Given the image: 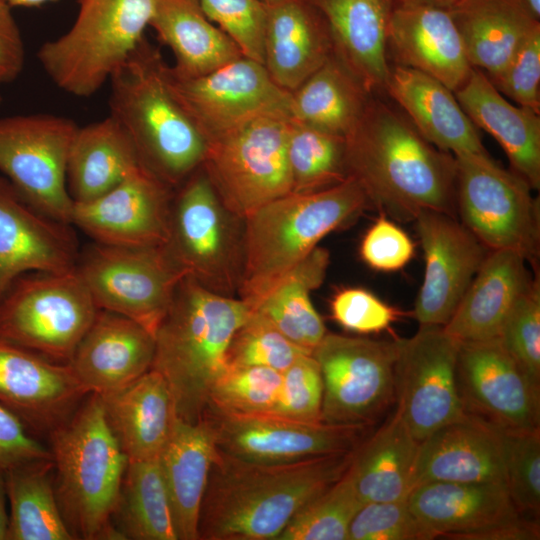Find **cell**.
I'll list each match as a JSON object with an SVG mask.
<instances>
[{
	"label": "cell",
	"instance_id": "14",
	"mask_svg": "<svg viewBox=\"0 0 540 540\" xmlns=\"http://www.w3.org/2000/svg\"><path fill=\"white\" fill-rule=\"evenodd\" d=\"M396 354L397 339L327 332L311 353L323 382L322 421L375 424L395 404Z\"/></svg>",
	"mask_w": 540,
	"mask_h": 540
},
{
	"label": "cell",
	"instance_id": "43",
	"mask_svg": "<svg viewBox=\"0 0 540 540\" xmlns=\"http://www.w3.org/2000/svg\"><path fill=\"white\" fill-rule=\"evenodd\" d=\"M363 504L345 472L304 504L276 540H348L350 524Z\"/></svg>",
	"mask_w": 540,
	"mask_h": 540
},
{
	"label": "cell",
	"instance_id": "55",
	"mask_svg": "<svg viewBox=\"0 0 540 540\" xmlns=\"http://www.w3.org/2000/svg\"><path fill=\"white\" fill-rule=\"evenodd\" d=\"M11 9L6 0H0V85L14 81L25 62L22 35Z\"/></svg>",
	"mask_w": 540,
	"mask_h": 540
},
{
	"label": "cell",
	"instance_id": "36",
	"mask_svg": "<svg viewBox=\"0 0 540 540\" xmlns=\"http://www.w3.org/2000/svg\"><path fill=\"white\" fill-rule=\"evenodd\" d=\"M473 68L491 80L538 26L520 0H459L449 8Z\"/></svg>",
	"mask_w": 540,
	"mask_h": 540
},
{
	"label": "cell",
	"instance_id": "16",
	"mask_svg": "<svg viewBox=\"0 0 540 540\" xmlns=\"http://www.w3.org/2000/svg\"><path fill=\"white\" fill-rule=\"evenodd\" d=\"M171 90L207 142L262 116L291 118V93L265 66L242 56L208 74L181 78L167 69Z\"/></svg>",
	"mask_w": 540,
	"mask_h": 540
},
{
	"label": "cell",
	"instance_id": "56",
	"mask_svg": "<svg viewBox=\"0 0 540 540\" xmlns=\"http://www.w3.org/2000/svg\"><path fill=\"white\" fill-rule=\"evenodd\" d=\"M539 538L538 520H531L521 514L515 518L461 535L456 540H538Z\"/></svg>",
	"mask_w": 540,
	"mask_h": 540
},
{
	"label": "cell",
	"instance_id": "35",
	"mask_svg": "<svg viewBox=\"0 0 540 540\" xmlns=\"http://www.w3.org/2000/svg\"><path fill=\"white\" fill-rule=\"evenodd\" d=\"M149 27L173 53L170 69L181 78L208 74L244 56L205 15L198 0H155Z\"/></svg>",
	"mask_w": 540,
	"mask_h": 540
},
{
	"label": "cell",
	"instance_id": "52",
	"mask_svg": "<svg viewBox=\"0 0 540 540\" xmlns=\"http://www.w3.org/2000/svg\"><path fill=\"white\" fill-rule=\"evenodd\" d=\"M333 319L344 329L360 334L389 328L399 312L362 288H345L330 303Z\"/></svg>",
	"mask_w": 540,
	"mask_h": 540
},
{
	"label": "cell",
	"instance_id": "50",
	"mask_svg": "<svg viewBox=\"0 0 540 540\" xmlns=\"http://www.w3.org/2000/svg\"><path fill=\"white\" fill-rule=\"evenodd\" d=\"M323 382L318 363L303 354L282 372L272 413L301 421H322Z\"/></svg>",
	"mask_w": 540,
	"mask_h": 540
},
{
	"label": "cell",
	"instance_id": "34",
	"mask_svg": "<svg viewBox=\"0 0 540 540\" xmlns=\"http://www.w3.org/2000/svg\"><path fill=\"white\" fill-rule=\"evenodd\" d=\"M217 452L205 420L177 417L158 460L178 540H198V520L210 468Z\"/></svg>",
	"mask_w": 540,
	"mask_h": 540
},
{
	"label": "cell",
	"instance_id": "41",
	"mask_svg": "<svg viewBox=\"0 0 540 540\" xmlns=\"http://www.w3.org/2000/svg\"><path fill=\"white\" fill-rule=\"evenodd\" d=\"M112 523L125 540H178L158 458L128 460Z\"/></svg>",
	"mask_w": 540,
	"mask_h": 540
},
{
	"label": "cell",
	"instance_id": "10",
	"mask_svg": "<svg viewBox=\"0 0 540 540\" xmlns=\"http://www.w3.org/2000/svg\"><path fill=\"white\" fill-rule=\"evenodd\" d=\"M454 157L460 222L488 250H513L535 264L540 249V205L530 185L497 164L489 153Z\"/></svg>",
	"mask_w": 540,
	"mask_h": 540
},
{
	"label": "cell",
	"instance_id": "49",
	"mask_svg": "<svg viewBox=\"0 0 540 540\" xmlns=\"http://www.w3.org/2000/svg\"><path fill=\"white\" fill-rule=\"evenodd\" d=\"M205 15L248 58L264 62L266 5L260 0H198Z\"/></svg>",
	"mask_w": 540,
	"mask_h": 540
},
{
	"label": "cell",
	"instance_id": "47",
	"mask_svg": "<svg viewBox=\"0 0 540 540\" xmlns=\"http://www.w3.org/2000/svg\"><path fill=\"white\" fill-rule=\"evenodd\" d=\"M522 371L540 385V284L534 277L507 315L497 337Z\"/></svg>",
	"mask_w": 540,
	"mask_h": 540
},
{
	"label": "cell",
	"instance_id": "25",
	"mask_svg": "<svg viewBox=\"0 0 540 540\" xmlns=\"http://www.w3.org/2000/svg\"><path fill=\"white\" fill-rule=\"evenodd\" d=\"M426 482L505 483L503 431L466 412L440 427L420 442L415 486Z\"/></svg>",
	"mask_w": 540,
	"mask_h": 540
},
{
	"label": "cell",
	"instance_id": "58",
	"mask_svg": "<svg viewBox=\"0 0 540 540\" xmlns=\"http://www.w3.org/2000/svg\"><path fill=\"white\" fill-rule=\"evenodd\" d=\"M405 3L425 4L449 9L459 0H397Z\"/></svg>",
	"mask_w": 540,
	"mask_h": 540
},
{
	"label": "cell",
	"instance_id": "51",
	"mask_svg": "<svg viewBox=\"0 0 540 540\" xmlns=\"http://www.w3.org/2000/svg\"><path fill=\"white\" fill-rule=\"evenodd\" d=\"M490 81L516 105L540 114V26L527 36L503 71Z\"/></svg>",
	"mask_w": 540,
	"mask_h": 540
},
{
	"label": "cell",
	"instance_id": "23",
	"mask_svg": "<svg viewBox=\"0 0 540 540\" xmlns=\"http://www.w3.org/2000/svg\"><path fill=\"white\" fill-rule=\"evenodd\" d=\"M390 64L431 76L451 91L469 78L473 67L449 9L397 1L388 29Z\"/></svg>",
	"mask_w": 540,
	"mask_h": 540
},
{
	"label": "cell",
	"instance_id": "2",
	"mask_svg": "<svg viewBox=\"0 0 540 540\" xmlns=\"http://www.w3.org/2000/svg\"><path fill=\"white\" fill-rule=\"evenodd\" d=\"M354 449L271 463L217 449L200 508L198 540H276L304 504L343 476Z\"/></svg>",
	"mask_w": 540,
	"mask_h": 540
},
{
	"label": "cell",
	"instance_id": "39",
	"mask_svg": "<svg viewBox=\"0 0 540 540\" xmlns=\"http://www.w3.org/2000/svg\"><path fill=\"white\" fill-rule=\"evenodd\" d=\"M328 265V251L317 246L251 310L310 354L327 333L310 293L322 284Z\"/></svg>",
	"mask_w": 540,
	"mask_h": 540
},
{
	"label": "cell",
	"instance_id": "27",
	"mask_svg": "<svg viewBox=\"0 0 540 540\" xmlns=\"http://www.w3.org/2000/svg\"><path fill=\"white\" fill-rule=\"evenodd\" d=\"M384 93L435 147L453 155L488 153L477 127L455 94L437 79L417 70L390 64Z\"/></svg>",
	"mask_w": 540,
	"mask_h": 540
},
{
	"label": "cell",
	"instance_id": "32",
	"mask_svg": "<svg viewBox=\"0 0 540 540\" xmlns=\"http://www.w3.org/2000/svg\"><path fill=\"white\" fill-rule=\"evenodd\" d=\"M407 501L437 538L456 540L521 515L500 482H426L415 486Z\"/></svg>",
	"mask_w": 540,
	"mask_h": 540
},
{
	"label": "cell",
	"instance_id": "22",
	"mask_svg": "<svg viewBox=\"0 0 540 540\" xmlns=\"http://www.w3.org/2000/svg\"><path fill=\"white\" fill-rule=\"evenodd\" d=\"M69 226L39 212L0 177V299L23 274L76 268L80 253Z\"/></svg>",
	"mask_w": 540,
	"mask_h": 540
},
{
	"label": "cell",
	"instance_id": "26",
	"mask_svg": "<svg viewBox=\"0 0 540 540\" xmlns=\"http://www.w3.org/2000/svg\"><path fill=\"white\" fill-rule=\"evenodd\" d=\"M309 1L327 22L335 56L369 94H384L388 29L397 0Z\"/></svg>",
	"mask_w": 540,
	"mask_h": 540
},
{
	"label": "cell",
	"instance_id": "40",
	"mask_svg": "<svg viewBox=\"0 0 540 540\" xmlns=\"http://www.w3.org/2000/svg\"><path fill=\"white\" fill-rule=\"evenodd\" d=\"M4 473L10 506L6 540H73L57 501L52 458Z\"/></svg>",
	"mask_w": 540,
	"mask_h": 540
},
{
	"label": "cell",
	"instance_id": "44",
	"mask_svg": "<svg viewBox=\"0 0 540 540\" xmlns=\"http://www.w3.org/2000/svg\"><path fill=\"white\" fill-rule=\"evenodd\" d=\"M281 376L282 372L267 367L227 366L211 388L207 408L236 413L271 412Z\"/></svg>",
	"mask_w": 540,
	"mask_h": 540
},
{
	"label": "cell",
	"instance_id": "7",
	"mask_svg": "<svg viewBox=\"0 0 540 540\" xmlns=\"http://www.w3.org/2000/svg\"><path fill=\"white\" fill-rule=\"evenodd\" d=\"M155 0H79L71 27L37 58L50 80L75 97L94 95L145 38Z\"/></svg>",
	"mask_w": 540,
	"mask_h": 540
},
{
	"label": "cell",
	"instance_id": "5",
	"mask_svg": "<svg viewBox=\"0 0 540 540\" xmlns=\"http://www.w3.org/2000/svg\"><path fill=\"white\" fill-rule=\"evenodd\" d=\"M367 206L365 192L349 176L330 188L291 192L255 210L244 218L238 298L253 310L327 234Z\"/></svg>",
	"mask_w": 540,
	"mask_h": 540
},
{
	"label": "cell",
	"instance_id": "53",
	"mask_svg": "<svg viewBox=\"0 0 540 540\" xmlns=\"http://www.w3.org/2000/svg\"><path fill=\"white\" fill-rule=\"evenodd\" d=\"M414 243L395 223L384 216L368 229L360 245L362 260L378 271H396L413 257Z\"/></svg>",
	"mask_w": 540,
	"mask_h": 540
},
{
	"label": "cell",
	"instance_id": "30",
	"mask_svg": "<svg viewBox=\"0 0 540 540\" xmlns=\"http://www.w3.org/2000/svg\"><path fill=\"white\" fill-rule=\"evenodd\" d=\"M513 250H489L444 330L460 342L497 338L510 310L534 277Z\"/></svg>",
	"mask_w": 540,
	"mask_h": 540
},
{
	"label": "cell",
	"instance_id": "11",
	"mask_svg": "<svg viewBox=\"0 0 540 540\" xmlns=\"http://www.w3.org/2000/svg\"><path fill=\"white\" fill-rule=\"evenodd\" d=\"M290 119L258 117L207 142L201 167L222 203L236 216L244 219L291 193Z\"/></svg>",
	"mask_w": 540,
	"mask_h": 540
},
{
	"label": "cell",
	"instance_id": "45",
	"mask_svg": "<svg viewBox=\"0 0 540 540\" xmlns=\"http://www.w3.org/2000/svg\"><path fill=\"white\" fill-rule=\"evenodd\" d=\"M303 354L310 353L290 341L262 315L251 311L230 341L227 365L261 366L283 372Z\"/></svg>",
	"mask_w": 540,
	"mask_h": 540
},
{
	"label": "cell",
	"instance_id": "12",
	"mask_svg": "<svg viewBox=\"0 0 540 540\" xmlns=\"http://www.w3.org/2000/svg\"><path fill=\"white\" fill-rule=\"evenodd\" d=\"M76 269L98 309L118 313L155 333L188 274L165 245L123 247L94 242Z\"/></svg>",
	"mask_w": 540,
	"mask_h": 540
},
{
	"label": "cell",
	"instance_id": "6",
	"mask_svg": "<svg viewBox=\"0 0 540 540\" xmlns=\"http://www.w3.org/2000/svg\"><path fill=\"white\" fill-rule=\"evenodd\" d=\"M57 501L73 539L123 540L112 523L128 458L90 393L49 435Z\"/></svg>",
	"mask_w": 540,
	"mask_h": 540
},
{
	"label": "cell",
	"instance_id": "17",
	"mask_svg": "<svg viewBox=\"0 0 540 540\" xmlns=\"http://www.w3.org/2000/svg\"><path fill=\"white\" fill-rule=\"evenodd\" d=\"M208 424L221 452L247 461L288 462L353 450L370 425L301 421L272 412L236 413L207 408Z\"/></svg>",
	"mask_w": 540,
	"mask_h": 540
},
{
	"label": "cell",
	"instance_id": "42",
	"mask_svg": "<svg viewBox=\"0 0 540 540\" xmlns=\"http://www.w3.org/2000/svg\"><path fill=\"white\" fill-rule=\"evenodd\" d=\"M287 161L292 193L335 186L349 177L346 138L290 119Z\"/></svg>",
	"mask_w": 540,
	"mask_h": 540
},
{
	"label": "cell",
	"instance_id": "28",
	"mask_svg": "<svg viewBox=\"0 0 540 540\" xmlns=\"http://www.w3.org/2000/svg\"><path fill=\"white\" fill-rule=\"evenodd\" d=\"M266 10L263 65L291 93L334 53L331 34L309 0H281Z\"/></svg>",
	"mask_w": 540,
	"mask_h": 540
},
{
	"label": "cell",
	"instance_id": "15",
	"mask_svg": "<svg viewBox=\"0 0 540 540\" xmlns=\"http://www.w3.org/2000/svg\"><path fill=\"white\" fill-rule=\"evenodd\" d=\"M460 341L442 326L397 339L395 411L420 442L465 412L457 389Z\"/></svg>",
	"mask_w": 540,
	"mask_h": 540
},
{
	"label": "cell",
	"instance_id": "37",
	"mask_svg": "<svg viewBox=\"0 0 540 540\" xmlns=\"http://www.w3.org/2000/svg\"><path fill=\"white\" fill-rule=\"evenodd\" d=\"M141 165L132 139L111 115L79 126L66 166L70 197L74 203L92 201L110 191Z\"/></svg>",
	"mask_w": 540,
	"mask_h": 540
},
{
	"label": "cell",
	"instance_id": "24",
	"mask_svg": "<svg viewBox=\"0 0 540 540\" xmlns=\"http://www.w3.org/2000/svg\"><path fill=\"white\" fill-rule=\"evenodd\" d=\"M155 336L134 320L98 309L69 366L89 393L121 389L152 368Z\"/></svg>",
	"mask_w": 540,
	"mask_h": 540
},
{
	"label": "cell",
	"instance_id": "48",
	"mask_svg": "<svg viewBox=\"0 0 540 540\" xmlns=\"http://www.w3.org/2000/svg\"><path fill=\"white\" fill-rule=\"evenodd\" d=\"M437 536L411 510L407 498L365 503L355 514L348 540H433Z\"/></svg>",
	"mask_w": 540,
	"mask_h": 540
},
{
	"label": "cell",
	"instance_id": "61",
	"mask_svg": "<svg viewBox=\"0 0 540 540\" xmlns=\"http://www.w3.org/2000/svg\"><path fill=\"white\" fill-rule=\"evenodd\" d=\"M262 3H264L265 5H272V4H275L281 0H260Z\"/></svg>",
	"mask_w": 540,
	"mask_h": 540
},
{
	"label": "cell",
	"instance_id": "59",
	"mask_svg": "<svg viewBox=\"0 0 540 540\" xmlns=\"http://www.w3.org/2000/svg\"><path fill=\"white\" fill-rule=\"evenodd\" d=\"M6 1L12 8L13 7L32 8V7H39L47 2L55 1V0H6Z\"/></svg>",
	"mask_w": 540,
	"mask_h": 540
},
{
	"label": "cell",
	"instance_id": "29",
	"mask_svg": "<svg viewBox=\"0 0 540 540\" xmlns=\"http://www.w3.org/2000/svg\"><path fill=\"white\" fill-rule=\"evenodd\" d=\"M454 94L472 123L489 133L502 147L511 171L523 178L533 190H538L540 114L512 104L477 68Z\"/></svg>",
	"mask_w": 540,
	"mask_h": 540
},
{
	"label": "cell",
	"instance_id": "20",
	"mask_svg": "<svg viewBox=\"0 0 540 540\" xmlns=\"http://www.w3.org/2000/svg\"><path fill=\"white\" fill-rule=\"evenodd\" d=\"M425 259L413 315L420 326H445L488 249L456 216L423 210L414 219Z\"/></svg>",
	"mask_w": 540,
	"mask_h": 540
},
{
	"label": "cell",
	"instance_id": "57",
	"mask_svg": "<svg viewBox=\"0 0 540 540\" xmlns=\"http://www.w3.org/2000/svg\"><path fill=\"white\" fill-rule=\"evenodd\" d=\"M7 494L5 484V473L0 468V540H6L9 514L7 512Z\"/></svg>",
	"mask_w": 540,
	"mask_h": 540
},
{
	"label": "cell",
	"instance_id": "46",
	"mask_svg": "<svg viewBox=\"0 0 540 540\" xmlns=\"http://www.w3.org/2000/svg\"><path fill=\"white\" fill-rule=\"evenodd\" d=\"M505 485L517 510L535 519L540 513V428L503 431Z\"/></svg>",
	"mask_w": 540,
	"mask_h": 540
},
{
	"label": "cell",
	"instance_id": "60",
	"mask_svg": "<svg viewBox=\"0 0 540 540\" xmlns=\"http://www.w3.org/2000/svg\"><path fill=\"white\" fill-rule=\"evenodd\" d=\"M528 12L540 21V0H520Z\"/></svg>",
	"mask_w": 540,
	"mask_h": 540
},
{
	"label": "cell",
	"instance_id": "18",
	"mask_svg": "<svg viewBox=\"0 0 540 540\" xmlns=\"http://www.w3.org/2000/svg\"><path fill=\"white\" fill-rule=\"evenodd\" d=\"M456 377L464 412L505 432L540 428V385L498 338L460 342Z\"/></svg>",
	"mask_w": 540,
	"mask_h": 540
},
{
	"label": "cell",
	"instance_id": "4",
	"mask_svg": "<svg viewBox=\"0 0 540 540\" xmlns=\"http://www.w3.org/2000/svg\"><path fill=\"white\" fill-rule=\"evenodd\" d=\"M168 64L144 38L110 78L111 115L142 165L176 189L204 160L207 140L173 94Z\"/></svg>",
	"mask_w": 540,
	"mask_h": 540
},
{
	"label": "cell",
	"instance_id": "21",
	"mask_svg": "<svg viewBox=\"0 0 540 540\" xmlns=\"http://www.w3.org/2000/svg\"><path fill=\"white\" fill-rule=\"evenodd\" d=\"M88 394L68 364L0 341V403L33 436H48Z\"/></svg>",
	"mask_w": 540,
	"mask_h": 540
},
{
	"label": "cell",
	"instance_id": "33",
	"mask_svg": "<svg viewBox=\"0 0 540 540\" xmlns=\"http://www.w3.org/2000/svg\"><path fill=\"white\" fill-rule=\"evenodd\" d=\"M420 441L396 411L356 446L346 470L365 503L408 498L415 486Z\"/></svg>",
	"mask_w": 540,
	"mask_h": 540
},
{
	"label": "cell",
	"instance_id": "3",
	"mask_svg": "<svg viewBox=\"0 0 540 540\" xmlns=\"http://www.w3.org/2000/svg\"><path fill=\"white\" fill-rule=\"evenodd\" d=\"M251 310L239 298L214 293L187 275L155 333L152 368L171 390L176 415L202 419L211 388L227 368V351Z\"/></svg>",
	"mask_w": 540,
	"mask_h": 540
},
{
	"label": "cell",
	"instance_id": "13",
	"mask_svg": "<svg viewBox=\"0 0 540 540\" xmlns=\"http://www.w3.org/2000/svg\"><path fill=\"white\" fill-rule=\"evenodd\" d=\"M78 127L68 117L47 113L0 118V171L28 204L70 225L74 202L66 166Z\"/></svg>",
	"mask_w": 540,
	"mask_h": 540
},
{
	"label": "cell",
	"instance_id": "54",
	"mask_svg": "<svg viewBox=\"0 0 540 540\" xmlns=\"http://www.w3.org/2000/svg\"><path fill=\"white\" fill-rule=\"evenodd\" d=\"M49 448L28 432L20 419L0 403V468L50 459Z\"/></svg>",
	"mask_w": 540,
	"mask_h": 540
},
{
	"label": "cell",
	"instance_id": "19",
	"mask_svg": "<svg viewBox=\"0 0 540 540\" xmlns=\"http://www.w3.org/2000/svg\"><path fill=\"white\" fill-rule=\"evenodd\" d=\"M174 190L141 165L102 196L74 203L71 225L101 244L165 245Z\"/></svg>",
	"mask_w": 540,
	"mask_h": 540
},
{
	"label": "cell",
	"instance_id": "62",
	"mask_svg": "<svg viewBox=\"0 0 540 540\" xmlns=\"http://www.w3.org/2000/svg\"><path fill=\"white\" fill-rule=\"evenodd\" d=\"M1 101H2V97L0 96V103H1Z\"/></svg>",
	"mask_w": 540,
	"mask_h": 540
},
{
	"label": "cell",
	"instance_id": "38",
	"mask_svg": "<svg viewBox=\"0 0 540 540\" xmlns=\"http://www.w3.org/2000/svg\"><path fill=\"white\" fill-rule=\"evenodd\" d=\"M371 96L333 53L291 92V119L346 138Z\"/></svg>",
	"mask_w": 540,
	"mask_h": 540
},
{
	"label": "cell",
	"instance_id": "1",
	"mask_svg": "<svg viewBox=\"0 0 540 540\" xmlns=\"http://www.w3.org/2000/svg\"><path fill=\"white\" fill-rule=\"evenodd\" d=\"M346 162L370 206L398 221H414L423 210L456 214L454 155L431 144L378 95L346 137Z\"/></svg>",
	"mask_w": 540,
	"mask_h": 540
},
{
	"label": "cell",
	"instance_id": "8",
	"mask_svg": "<svg viewBox=\"0 0 540 540\" xmlns=\"http://www.w3.org/2000/svg\"><path fill=\"white\" fill-rule=\"evenodd\" d=\"M97 311L76 268L26 273L0 299V341L69 364Z\"/></svg>",
	"mask_w": 540,
	"mask_h": 540
},
{
	"label": "cell",
	"instance_id": "31",
	"mask_svg": "<svg viewBox=\"0 0 540 540\" xmlns=\"http://www.w3.org/2000/svg\"><path fill=\"white\" fill-rule=\"evenodd\" d=\"M100 396L106 421L128 460L158 458L177 419L163 375L151 368L129 385Z\"/></svg>",
	"mask_w": 540,
	"mask_h": 540
},
{
	"label": "cell",
	"instance_id": "9",
	"mask_svg": "<svg viewBox=\"0 0 540 540\" xmlns=\"http://www.w3.org/2000/svg\"><path fill=\"white\" fill-rule=\"evenodd\" d=\"M244 219L220 200L200 166L175 190L165 247L210 291L234 297L243 269Z\"/></svg>",
	"mask_w": 540,
	"mask_h": 540
}]
</instances>
